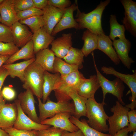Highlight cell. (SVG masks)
I'll list each match as a JSON object with an SVG mask.
<instances>
[{
	"instance_id": "3",
	"label": "cell",
	"mask_w": 136,
	"mask_h": 136,
	"mask_svg": "<svg viewBox=\"0 0 136 136\" xmlns=\"http://www.w3.org/2000/svg\"><path fill=\"white\" fill-rule=\"evenodd\" d=\"M85 78L78 70L66 75L60 76L55 83L53 90L57 101L71 100L69 92L72 91H77L80 83Z\"/></svg>"
},
{
	"instance_id": "9",
	"label": "cell",
	"mask_w": 136,
	"mask_h": 136,
	"mask_svg": "<svg viewBox=\"0 0 136 136\" xmlns=\"http://www.w3.org/2000/svg\"><path fill=\"white\" fill-rule=\"evenodd\" d=\"M14 103L17 108V116L13 128L18 129L39 131L50 127V125L36 122L27 116L21 109L18 99L15 100Z\"/></svg>"
},
{
	"instance_id": "36",
	"label": "cell",
	"mask_w": 136,
	"mask_h": 136,
	"mask_svg": "<svg viewBox=\"0 0 136 136\" xmlns=\"http://www.w3.org/2000/svg\"><path fill=\"white\" fill-rule=\"evenodd\" d=\"M19 49L13 42L4 43L0 42V55L11 56Z\"/></svg>"
},
{
	"instance_id": "2",
	"label": "cell",
	"mask_w": 136,
	"mask_h": 136,
	"mask_svg": "<svg viewBox=\"0 0 136 136\" xmlns=\"http://www.w3.org/2000/svg\"><path fill=\"white\" fill-rule=\"evenodd\" d=\"M87 121L91 127L101 132H108L106 121L109 116L106 114L101 103H98L94 97L87 99L86 103Z\"/></svg>"
},
{
	"instance_id": "23",
	"label": "cell",
	"mask_w": 136,
	"mask_h": 136,
	"mask_svg": "<svg viewBox=\"0 0 136 136\" xmlns=\"http://www.w3.org/2000/svg\"><path fill=\"white\" fill-rule=\"evenodd\" d=\"M35 62L45 70L53 73V65L55 58L53 52L48 48L40 50L35 54Z\"/></svg>"
},
{
	"instance_id": "30",
	"label": "cell",
	"mask_w": 136,
	"mask_h": 136,
	"mask_svg": "<svg viewBox=\"0 0 136 136\" xmlns=\"http://www.w3.org/2000/svg\"><path fill=\"white\" fill-rule=\"evenodd\" d=\"M53 73H58L61 76L67 75L78 70V66L70 64L62 59L55 57L53 65Z\"/></svg>"
},
{
	"instance_id": "40",
	"label": "cell",
	"mask_w": 136,
	"mask_h": 136,
	"mask_svg": "<svg viewBox=\"0 0 136 136\" xmlns=\"http://www.w3.org/2000/svg\"><path fill=\"white\" fill-rule=\"evenodd\" d=\"M129 125L127 127L129 132L136 131V110L135 109L131 110L128 113Z\"/></svg>"
},
{
	"instance_id": "12",
	"label": "cell",
	"mask_w": 136,
	"mask_h": 136,
	"mask_svg": "<svg viewBox=\"0 0 136 136\" xmlns=\"http://www.w3.org/2000/svg\"><path fill=\"white\" fill-rule=\"evenodd\" d=\"M78 6L77 2L76 1L74 3L66 9L60 20L53 29L51 35L55 36L58 32L68 28L79 29L78 24L73 16L74 12L77 10Z\"/></svg>"
},
{
	"instance_id": "1",
	"label": "cell",
	"mask_w": 136,
	"mask_h": 136,
	"mask_svg": "<svg viewBox=\"0 0 136 136\" xmlns=\"http://www.w3.org/2000/svg\"><path fill=\"white\" fill-rule=\"evenodd\" d=\"M110 1H100L95 9L87 13L81 12L78 6L75 19L78 24L79 29L86 28L98 36L105 34L102 26L101 17L104 11Z\"/></svg>"
},
{
	"instance_id": "45",
	"label": "cell",
	"mask_w": 136,
	"mask_h": 136,
	"mask_svg": "<svg viewBox=\"0 0 136 136\" xmlns=\"http://www.w3.org/2000/svg\"><path fill=\"white\" fill-rule=\"evenodd\" d=\"M62 136H84L82 132L80 129L73 132L65 131Z\"/></svg>"
},
{
	"instance_id": "18",
	"label": "cell",
	"mask_w": 136,
	"mask_h": 136,
	"mask_svg": "<svg viewBox=\"0 0 136 136\" xmlns=\"http://www.w3.org/2000/svg\"><path fill=\"white\" fill-rule=\"evenodd\" d=\"M13 42L18 47H22L32 39L33 34L25 25L19 21L14 23L11 27Z\"/></svg>"
},
{
	"instance_id": "16",
	"label": "cell",
	"mask_w": 136,
	"mask_h": 136,
	"mask_svg": "<svg viewBox=\"0 0 136 136\" xmlns=\"http://www.w3.org/2000/svg\"><path fill=\"white\" fill-rule=\"evenodd\" d=\"M72 34L63 33L62 36L54 39L51 45V50L56 57L63 58L72 47Z\"/></svg>"
},
{
	"instance_id": "25",
	"label": "cell",
	"mask_w": 136,
	"mask_h": 136,
	"mask_svg": "<svg viewBox=\"0 0 136 136\" xmlns=\"http://www.w3.org/2000/svg\"><path fill=\"white\" fill-rule=\"evenodd\" d=\"M32 41L31 40L15 53L10 56L5 64H12L21 59L25 60L35 57Z\"/></svg>"
},
{
	"instance_id": "13",
	"label": "cell",
	"mask_w": 136,
	"mask_h": 136,
	"mask_svg": "<svg viewBox=\"0 0 136 136\" xmlns=\"http://www.w3.org/2000/svg\"><path fill=\"white\" fill-rule=\"evenodd\" d=\"M18 98L20 107L24 113L33 121L40 123L35 107L36 102L32 92L27 89L25 91L20 93Z\"/></svg>"
},
{
	"instance_id": "10",
	"label": "cell",
	"mask_w": 136,
	"mask_h": 136,
	"mask_svg": "<svg viewBox=\"0 0 136 136\" xmlns=\"http://www.w3.org/2000/svg\"><path fill=\"white\" fill-rule=\"evenodd\" d=\"M124 10V17L122 22L125 29L136 36V3L132 0H121Z\"/></svg>"
},
{
	"instance_id": "22",
	"label": "cell",
	"mask_w": 136,
	"mask_h": 136,
	"mask_svg": "<svg viewBox=\"0 0 136 136\" xmlns=\"http://www.w3.org/2000/svg\"><path fill=\"white\" fill-rule=\"evenodd\" d=\"M97 49L105 54L115 64H119L120 61L114 48L112 42L105 34L98 36Z\"/></svg>"
},
{
	"instance_id": "43",
	"label": "cell",
	"mask_w": 136,
	"mask_h": 136,
	"mask_svg": "<svg viewBox=\"0 0 136 136\" xmlns=\"http://www.w3.org/2000/svg\"><path fill=\"white\" fill-rule=\"evenodd\" d=\"M48 0H32L34 7L43 10L48 5Z\"/></svg>"
},
{
	"instance_id": "39",
	"label": "cell",
	"mask_w": 136,
	"mask_h": 136,
	"mask_svg": "<svg viewBox=\"0 0 136 136\" xmlns=\"http://www.w3.org/2000/svg\"><path fill=\"white\" fill-rule=\"evenodd\" d=\"M33 7L32 0H14V8L17 13Z\"/></svg>"
},
{
	"instance_id": "6",
	"label": "cell",
	"mask_w": 136,
	"mask_h": 136,
	"mask_svg": "<svg viewBox=\"0 0 136 136\" xmlns=\"http://www.w3.org/2000/svg\"><path fill=\"white\" fill-rule=\"evenodd\" d=\"M94 66L99 82L103 93V100L102 103L104 105L106 96L107 93H110L116 96L118 101L123 105L125 104L122 99L125 87L123 82L117 78L112 81L110 80L105 77L100 72L96 64L93 56Z\"/></svg>"
},
{
	"instance_id": "4",
	"label": "cell",
	"mask_w": 136,
	"mask_h": 136,
	"mask_svg": "<svg viewBox=\"0 0 136 136\" xmlns=\"http://www.w3.org/2000/svg\"><path fill=\"white\" fill-rule=\"evenodd\" d=\"M45 70L35 61L25 70L24 81L22 86L26 90L29 89L37 98H42Z\"/></svg>"
},
{
	"instance_id": "52",
	"label": "cell",
	"mask_w": 136,
	"mask_h": 136,
	"mask_svg": "<svg viewBox=\"0 0 136 136\" xmlns=\"http://www.w3.org/2000/svg\"><path fill=\"white\" fill-rule=\"evenodd\" d=\"M1 15L0 14V23L1 22Z\"/></svg>"
},
{
	"instance_id": "38",
	"label": "cell",
	"mask_w": 136,
	"mask_h": 136,
	"mask_svg": "<svg viewBox=\"0 0 136 136\" xmlns=\"http://www.w3.org/2000/svg\"><path fill=\"white\" fill-rule=\"evenodd\" d=\"M66 131L52 126L37 131V136H62Z\"/></svg>"
},
{
	"instance_id": "5",
	"label": "cell",
	"mask_w": 136,
	"mask_h": 136,
	"mask_svg": "<svg viewBox=\"0 0 136 136\" xmlns=\"http://www.w3.org/2000/svg\"><path fill=\"white\" fill-rule=\"evenodd\" d=\"M38 101L39 116L40 122L49 117L51 118L57 114L62 112H68L73 116L75 113L74 103L69 101H58L54 102L48 99L43 103L40 98H37Z\"/></svg>"
},
{
	"instance_id": "51",
	"label": "cell",
	"mask_w": 136,
	"mask_h": 136,
	"mask_svg": "<svg viewBox=\"0 0 136 136\" xmlns=\"http://www.w3.org/2000/svg\"><path fill=\"white\" fill-rule=\"evenodd\" d=\"M4 1V0H0V5Z\"/></svg>"
},
{
	"instance_id": "50",
	"label": "cell",
	"mask_w": 136,
	"mask_h": 136,
	"mask_svg": "<svg viewBox=\"0 0 136 136\" xmlns=\"http://www.w3.org/2000/svg\"><path fill=\"white\" fill-rule=\"evenodd\" d=\"M133 132V134L132 136H136V131H134Z\"/></svg>"
},
{
	"instance_id": "11",
	"label": "cell",
	"mask_w": 136,
	"mask_h": 136,
	"mask_svg": "<svg viewBox=\"0 0 136 136\" xmlns=\"http://www.w3.org/2000/svg\"><path fill=\"white\" fill-rule=\"evenodd\" d=\"M72 115L71 114L68 112L60 113L49 119L44 120L40 123L52 125L69 132H74L79 129L70 121V118Z\"/></svg>"
},
{
	"instance_id": "34",
	"label": "cell",
	"mask_w": 136,
	"mask_h": 136,
	"mask_svg": "<svg viewBox=\"0 0 136 136\" xmlns=\"http://www.w3.org/2000/svg\"><path fill=\"white\" fill-rule=\"evenodd\" d=\"M44 11L33 7L17 13L18 21L36 16H42Z\"/></svg>"
},
{
	"instance_id": "48",
	"label": "cell",
	"mask_w": 136,
	"mask_h": 136,
	"mask_svg": "<svg viewBox=\"0 0 136 136\" xmlns=\"http://www.w3.org/2000/svg\"><path fill=\"white\" fill-rule=\"evenodd\" d=\"M1 90H0V108L5 104L6 100L3 97L2 95Z\"/></svg>"
},
{
	"instance_id": "32",
	"label": "cell",
	"mask_w": 136,
	"mask_h": 136,
	"mask_svg": "<svg viewBox=\"0 0 136 136\" xmlns=\"http://www.w3.org/2000/svg\"><path fill=\"white\" fill-rule=\"evenodd\" d=\"M84 56L81 49L72 47L63 59L68 64L77 65L79 69L83 67Z\"/></svg>"
},
{
	"instance_id": "28",
	"label": "cell",
	"mask_w": 136,
	"mask_h": 136,
	"mask_svg": "<svg viewBox=\"0 0 136 136\" xmlns=\"http://www.w3.org/2000/svg\"><path fill=\"white\" fill-rule=\"evenodd\" d=\"M68 94L71 99H72L74 102L75 113L73 116L78 119L82 116L86 117V103L87 99L79 95L75 90L70 91Z\"/></svg>"
},
{
	"instance_id": "49",
	"label": "cell",
	"mask_w": 136,
	"mask_h": 136,
	"mask_svg": "<svg viewBox=\"0 0 136 136\" xmlns=\"http://www.w3.org/2000/svg\"><path fill=\"white\" fill-rule=\"evenodd\" d=\"M0 136H9L8 134L4 129L0 128Z\"/></svg>"
},
{
	"instance_id": "21",
	"label": "cell",
	"mask_w": 136,
	"mask_h": 136,
	"mask_svg": "<svg viewBox=\"0 0 136 136\" xmlns=\"http://www.w3.org/2000/svg\"><path fill=\"white\" fill-rule=\"evenodd\" d=\"M54 37L49 34L43 27L33 33L32 39L35 54L42 50L48 48Z\"/></svg>"
},
{
	"instance_id": "41",
	"label": "cell",
	"mask_w": 136,
	"mask_h": 136,
	"mask_svg": "<svg viewBox=\"0 0 136 136\" xmlns=\"http://www.w3.org/2000/svg\"><path fill=\"white\" fill-rule=\"evenodd\" d=\"M48 4L58 9H63L70 7L71 2L69 0H48Z\"/></svg>"
},
{
	"instance_id": "44",
	"label": "cell",
	"mask_w": 136,
	"mask_h": 136,
	"mask_svg": "<svg viewBox=\"0 0 136 136\" xmlns=\"http://www.w3.org/2000/svg\"><path fill=\"white\" fill-rule=\"evenodd\" d=\"M9 76L8 70L3 66L0 68V90L7 77Z\"/></svg>"
},
{
	"instance_id": "33",
	"label": "cell",
	"mask_w": 136,
	"mask_h": 136,
	"mask_svg": "<svg viewBox=\"0 0 136 136\" xmlns=\"http://www.w3.org/2000/svg\"><path fill=\"white\" fill-rule=\"evenodd\" d=\"M19 22L28 26L34 33L43 27L42 16H36L25 19L20 20Z\"/></svg>"
},
{
	"instance_id": "26",
	"label": "cell",
	"mask_w": 136,
	"mask_h": 136,
	"mask_svg": "<svg viewBox=\"0 0 136 136\" xmlns=\"http://www.w3.org/2000/svg\"><path fill=\"white\" fill-rule=\"evenodd\" d=\"M60 76L58 73L52 74L45 70L42 89V103H46L51 92L53 90L56 82Z\"/></svg>"
},
{
	"instance_id": "8",
	"label": "cell",
	"mask_w": 136,
	"mask_h": 136,
	"mask_svg": "<svg viewBox=\"0 0 136 136\" xmlns=\"http://www.w3.org/2000/svg\"><path fill=\"white\" fill-rule=\"evenodd\" d=\"M101 70L106 75H113L120 79L129 87L131 91V103L125 106L131 110L136 108V73L132 74H125L117 71L113 67L103 66Z\"/></svg>"
},
{
	"instance_id": "7",
	"label": "cell",
	"mask_w": 136,
	"mask_h": 136,
	"mask_svg": "<svg viewBox=\"0 0 136 136\" xmlns=\"http://www.w3.org/2000/svg\"><path fill=\"white\" fill-rule=\"evenodd\" d=\"M110 109L113 115L109 116V133L114 136L119 131L128 127L129 125L128 113L130 109L121 104L118 101Z\"/></svg>"
},
{
	"instance_id": "17",
	"label": "cell",
	"mask_w": 136,
	"mask_h": 136,
	"mask_svg": "<svg viewBox=\"0 0 136 136\" xmlns=\"http://www.w3.org/2000/svg\"><path fill=\"white\" fill-rule=\"evenodd\" d=\"M17 116V109L14 102L4 104L0 108V128L13 127Z\"/></svg>"
},
{
	"instance_id": "24",
	"label": "cell",
	"mask_w": 136,
	"mask_h": 136,
	"mask_svg": "<svg viewBox=\"0 0 136 136\" xmlns=\"http://www.w3.org/2000/svg\"><path fill=\"white\" fill-rule=\"evenodd\" d=\"M35 60V57L30 59L15 63L4 64L2 66L8 71L9 76L11 78H18L23 83L25 70Z\"/></svg>"
},
{
	"instance_id": "31",
	"label": "cell",
	"mask_w": 136,
	"mask_h": 136,
	"mask_svg": "<svg viewBox=\"0 0 136 136\" xmlns=\"http://www.w3.org/2000/svg\"><path fill=\"white\" fill-rule=\"evenodd\" d=\"M109 22L110 32L108 36L111 40L113 41L117 37L120 39H125V28L123 25L119 24L118 22L115 15H110Z\"/></svg>"
},
{
	"instance_id": "29",
	"label": "cell",
	"mask_w": 136,
	"mask_h": 136,
	"mask_svg": "<svg viewBox=\"0 0 136 136\" xmlns=\"http://www.w3.org/2000/svg\"><path fill=\"white\" fill-rule=\"evenodd\" d=\"M70 120L81 130L84 136H111L109 134L99 131L91 127L85 119H82L80 120L72 115Z\"/></svg>"
},
{
	"instance_id": "27",
	"label": "cell",
	"mask_w": 136,
	"mask_h": 136,
	"mask_svg": "<svg viewBox=\"0 0 136 136\" xmlns=\"http://www.w3.org/2000/svg\"><path fill=\"white\" fill-rule=\"evenodd\" d=\"M82 39L84 43L81 50L84 56L86 57L97 49L98 36L87 29L83 32Z\"/></svg>"
},
{
	"instance_id": "14",
	"label": "cell",
	"mask_w": 136,
	"mask_h": 136,
	"mask_svg": "<svg viewBox=\"0 0 136 136\" xmlns=\"http://www.w3.org/2000/svg\"><path fill=\"white\" fill-rule=\"evenodd\" d=\"M66 8L60 9L48 5L43 10V27L49 34L51 35L53 29L60 20Z\"/></svg>"
},
{
	"instance_id": "19",
	"label": "cell",
	"mask_w": 136,
	"mask_h": 136,
	"mask_svg": "<svg viewBox=\"0 0 136 136\" xmlns=\"http://www.w3.org/2000/svg\"><path fill=\"white\" fill-rule=\"evenodd\" d=\"M100 87L96 75L90 76L82 80L80 84L77 91L80 95L88 99L94 97L96 91Z\"/></svg>"
},
{
	"instance_id": "37",
	"label": "cell",
	"mask_w": 136,
	"mask_h": 136,
	"mask_svg": "<svg viewBox=\"0 0 136 136\" xmlns=\"http://www.w3.org/2000/svg\"><path fill=\"white\" fill-rule=\"evenodd\" d=\"M9 136H37V130L18 129L13 127L3 129Z\"/></svg>"
},
{
	"instance_id": "42",
	"label": "cell",
	"mask_w": 136,
	"mask_h": 136,
	"mask_svg": "<svg viewBox=\"0 0 136 136\" xmlns=\"http://www.w3.org/2000/svg\"><path fill=\"white\" fill-rule=\"evenodd\" d=\"M1 92L3 98L6 100H12L16 96V92L15 90L9 86L4 87Z\"/></svg>"
},
{
	"instance_id": "47",
	"label": "cell",
	"mask_w": 136,
	"mask_h": 136,
	"mask_svg": "<svg viewBox=\"0 0 136 136\" xmlns=\"http://www.w3.org/2000/svg\"><path fill=\"white\" fill-rule=\"evenodd\" d=\"M10 56L0 55V68L4 64Z\"/></svg>"
},
{
	"instance_id": "20",
	"label": "cell",
	"mask_w": 136,
	"mask_h": 136,
	"mask_svg": "<svg viewBox=\"0 0 136 136\" xmlns=\"http://www.w3.org/2000/svg\"><path fill=\"white\" fill-rule=\"evenodd\" d=\"M0 14L1 23L9 27L19 21L14 8V0H4L0 5Z\"/></svg>"
},
{
	"instance_id": "46",
	"label": "cell",
	"mask_w": 136,
	"mask_h": 136,
	"mask_svg": "<svg viewBox=\"0 0 136 136\" xmlns=\"http://www.w3.org/2000/svg\"><path fill=\"white\" fill-rule=\"evenodd\" d=\"M128 132L127 127H126L118 131L114 136H131L128 134Z\"/></svg>"
},
{
	"instance_id": "15",
	"label": "cell",
	"mask_w": 136,
	"mask_h": 136,
	"mask_svg": "<svg viewBox=\"0 0 136 136\" xmlns=\"http://www.w3.org/2000/svg\"><path fill=\"white\" fill-rule=\"evenodd\" d=\"M112 45L120 61L125 66L130 69L132 64L134 62L129 56L131 46V42L126 38L119 39L113 41Z\"/></svg>"
},
{
	"instance_id": "35",
	"label": "cell",
	"mask_w": 136,
	"mask_h": 136,
	"mask_svg": "<svg viewBox=\"0 0 136 136\" xmlns=\"http://www.w3.org/2000/svg\"><path fill=\"white\" fill-rule=\"evenodd\" d=\"M0 42L4 43L13 42L11 27L0 23Z\"/></svg>"
}]
</instances>
